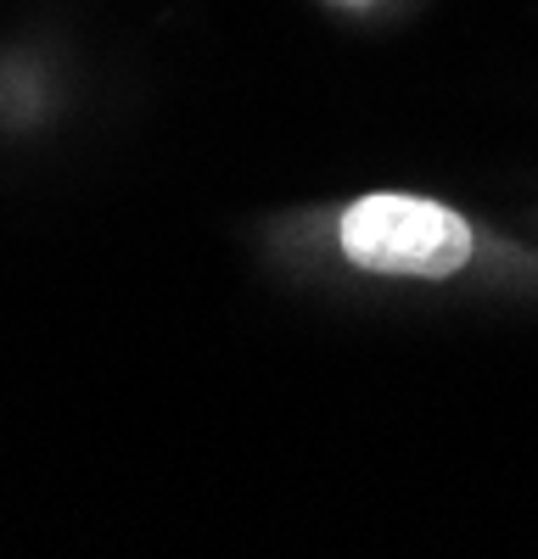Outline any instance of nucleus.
Returning a JSON list of instances; mask_svg holds the SVG:
<instances>
[{"label":"nucleus","mask_w":538,"mask_h":559,"mask_svg":"<svg viewBox=\"0 0 538 559\" xmlns=\"http://www.w3.org/2000/svg\"><path fill=\"white\" fill-rule=\"evenodd\" d=\"M342 252L376 274L448 280L471 258V229L460 213L421 197H365L342 218Z\"/></svg>","instance_id":"nucleus-1"}]
</instances>
